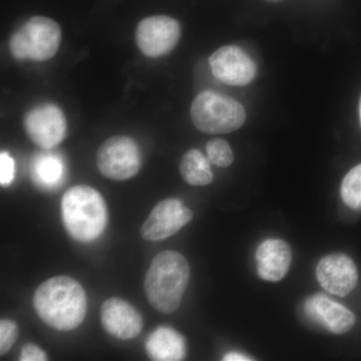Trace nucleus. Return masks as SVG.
<instances>
[{
    "instance_id": "nucleus-5",
    "label": "nucleus",
    "mask_w": 361,
    "mask_h": 361,
    "mask_svg": "<svg viewBox=\"0 0 361 361\" xmlns=\"http://www.w3.org/2000/svg\"><path fill=\"white\" fill-rule=\"evenodd\" d=\"M61 42V26L56 21L33 16L11 35L9 49L16 59L45 61L56 56Z\"/></svg>"
},
{
    "instance_id": "nucleus-15",
    "label": "nucleus",
    "mask_w": 361,
    "mask_h": 361,
    "mask_svg": "<svg viewBox=\"0 0 361 361\" xmlns=\"http://www.w3.org/2000/svg\"><path fill=\"white\" fill-rule=\"evenodd\" d=\"M147 353L153 360H183L186 355V342L175 329L159 327L149 336Z\"/></svg>"
},
{
    "instance_id": "nucleus-19",
    "label": "nucleus",
    "mask_w": 361,
    "mask_h": 361,
    "mask_svg": "<svg viewBox=\"0 0 361 361\" xmlns=\"http://www.w3.org/2000/svg\"><path fill=\"white\" fill-rule=\"evenodd\" d=\"M209 161L217 167L227 168L232 165L234 155L231 147L225 140L213 139L206 146Z\"/></svg>"
},
{
    "instance_id": "nucleus-12",
    "label": "nucleus",
    "mask_w": 361,
    "mask_h": 361,
    "mask_svg": "<svg viewBox=\"0 0 361 361\" xmlns=\"http://www.w3.org/2000/svg\"><path fill=\"white\" fill-rule=\"evenodd\" d=\"M101 322L109 334L130 341L141 334L142 317L132 304L118 297H111L102 305Z\"/></svg>"
},
{
    "instance_id": "nucleus-17",
    "label": "nucleus",
    "mask_w": 361,
    "mask_h": 361,
    "mask_svg": "<svg viewBox=\"0 0 361 361\" xmlns=\"http://www.w3.org/2000/svg\"><path fill=\"white\" fill-rule=\"evenodd\" d=\"M33 180L45 188L56 186L65 175V165L61 157L56 154L42 153L35 156L32 161Z\"/></svg>"
},
{
    "instance_id": "nucleus-18",
    "label": "nucleus",
    "mask_w": 361,
    "mask_h": 361,
    "mask_svg": "<svg viewBox=\"0 0 361 361\" xmlns=\"http://www.w3.org/2000/svg\"><path fill=\"white\" fill-rule=\"evenodd\" d=\"M341 198L353 210L361 209V164L351 169L341 184Z\"/></svg>"
},
{
    "instance_id": "nucleus-14",
    "label": "nucleus",
    "mask_w": 361,
    "mask_h": 361,
    "mask_svg": "<svg viewBox=\"0 0 361 361\" xmlns=\"http://www.w3.org/2000/svg\"><path fill=\"white\" fill-rule=\"evenodd\" d=\"M259 277L266 281L278 282L288 273L292 261L290 246L280 239L265 240L256 251Z\"/></svg>"
},
{
    "instance_id": "nucleus-23",
    "label": "nucleus",
    "mask_w": 361,
    "mask_h": 361,
    "mask_svg": "<svg viewBox=\"0 0 361 361\" xmlns=\"http://www.w3.org/2000/svg\"><path fill=\"white\" fill-rule=\"evenodd\" d=\"M223 360L225 361H245L252 360V358L248 357L247 355H241L238 353H230L224 356Z\"/></svg>"
},
{
    "instance_id": "nucleus-1",
    "label": "nucleus",
    "mask_w": 361,
    "mask_h": 361,
    "mask_svg": "<svg viewBox=\"0 0 361 361\" xmlns=\"http://www.w3.org/2000/svg\"><path fill=\"white\" fill-rule=\"evenodd\" d=\"M33 306L45 324L59 331H71L85 320L87 294L73 278L52 277L42 282L35 291Z\"/></svg>"
},
{
    "instance_id": "nucleus-16",
    "label": "nucleus",
    "mask_w": 361,
    "mask_h": 361,
    "mask_svg": "<svg viewBox=\"0 0 361 361\" xmlns=\"http://www.w3.org/2000/svg\"><path fill=\"white\" fill-rule=\"evenodd\" d=\"M183 179L191 186H206L213 180L210 161L197 149H189L180 163Z\"/></svg>"
},
{
    "instance_id": "nucleus-4",
    "label": "nucleus",
    "mask_w": 361,
    "mask_h": 361,
    "mask_svg": "<svg viewBox=\"0 0 361 361\" xmlns=\"http://www.w3.org/2000/svg\"><path fill=\"white\" fill-rule=\"evenodd\" d=\"M190 114L195 127L209 135L234 132L246 120L245 109L239 102L210 90L196 97Z\"/></svg>"
},
{
    "instance_id": "nucleus-21",
    "label": "nucleus",
    "mask_w": 361,
    "mask_h": 361,
    "mask_svg": "<svg viewBox=\"0 0 361 361\" xmlns=\"http://www.w3.org/2000/svg\"><path fill=\"white\" fill-rule=\"evenodd\" d=\"M14 178V161L8 153L1 152L0 154V184L7 187L11 184Z\"/></svg>"
},
{
    "instance_id": "nucleus-7",
    "label": "nucleus",
    "mask_w": 361,
    "mask_h": 361,
    "mask_svg": "<svg viewBox=\"0 0 361 361\" xmlns=\"http://www.w3.org/2000/svg\"><path fill=\"white\" fill-rule=\"evenodd\" d=\"M179 21L167 16H154L140 21L135 42L148 58L157 59L170 54L179 42Z\"/></svg>"
},
{
    "instance_id": "nucleus-10",
    "label": "nucleus",
    "mask_w": 361,
    "mask_h": 361,
    "mask_svg": "<svg viewBox=\"0 0 361 361\" xmlns=\"http://www.w3.org/2000/svg\"><path fill=\"white\" fill-rule=\"evenodd\" d=\"M214 77L224 84L244 87L253 82L257 73L255 63L241 47L225 45L209 59Z\"/></svg>"
},
{
    "instance_id": "nucleus-11",
    "label": "nucleus",
    "mask_w": 361,
    "mask_h": 361,
    "mask_svg": "<svg viewBox=\"0 0 361 361\" xmlns=\"http://www.w3.org/2000/svg\"><path fill=\"white\" fill-rule=\"evenodd\" d=\"M316 277L324 290L344 297L355 288L358 281L357 268L348 256L330 254L318 263Z\"/></svg>"
},
{
    "instance_id": "nucleus-22",
    "label": "nucleus",
    "mask_w": 361,
    "mask_h": 361,
    "mask_svg": "<svg viewBox=\"0 0 361 361\" xmlns=\"http://www.w3.org/2000/svg\"><path fill=\"white\" fill-rule=\"evenodd\" d=\"M20 361H45L49 360L47 353L39 346L32 343H26L21 348Z\"/></svg>"
},
{
    "instance_id": "nucleus-24",
    "label": "nucleus",
    "mask_w": 361,
    "mask_h": 361,
    "mask_svg": "<svg viewBox=\"0 0 361 361\" xmlns=\"http://www.w3.org/2000/svg\"><path fill=\"white\" fill-rule=\"evenodd\" d=\"M266 1H268V2H280V1H282V0H266Z\"/></svg>"
},
{
    "instance_id": "nucleus-13",
    "label": "nucleus",
    "mask_w": 361,
    "mask_h": 361,
    "mask_svg": "<svg viewBox=\"0 0 361 361\" xmlns=\"http://www.w3.org/2000/svg\"><path fill=\"white\" fill-rule=\"evenodd\" d=\"M304 311L311 322L331 334H346L355 324V315L350 310L322 294L308 298L304 304Z\"/></svg>"
},
{
    "instance_id": "nucleus-8",
    "label": "nucleus",
    "mask_w": 361,
    "mask_h": 361,
    "mask_svg": "<svg viewBox=\"0 0 361 361\" xmlns=\"http://www.w3.org/2000/svg\"><path fill=\"white\" fill-rule=\"evenodd\" d=\"M26 134L40 149H51L63 141L68 130L63 111L54 104H44L32 109L23 122Z\"/></svg>"
},
{
    "instance_id": "nucleus-2",
    "label": "nucleus",
    "mask_w": 361,
    "mask_h": 361,
    "mask_svg": "<svg viewBox=\"0 0 361 361\" xmlns=\"http://www.w3.org/2000/svg\"><path fill=\"white\" fill-rule=\"evenodd\" d=\"M190 279L187 259L177 251H163L155 256L147 271L144 287L149 304L164 314L179 308Z\"/></svg>"
},
{
    "instance_id": "nucleus-20",
    "label": "nucleus",
    "mask_w": 361,
    "mask_h": 361,
    "mask_svg": "<svg viewBox=\"0 0 361 361\" xmlns=\"http://www.w3.org/2000/svg\"><path fill=\"white\" fill-rule=\"evenodd\" d=\"M20 336L18 324L11 319L0 322V355H4L11 350Z\"/></svg>"
},
{
    "instance_id": "nucleus-9",
    "label": "nucleus",
    "mask_w": 361,
    "mask_h": 361,
    "mask_svg": "<svg viewBox=\"0 0 361 361\" xmlns=\"http://www.w3.org/2000/svg\"><path fill=\"white\" fill-rule=\"evenodd\" d=\"M193 219V212L178 199H166L154 207L141 228L147 241H161L173 236Z\"/></svg>"
},
{
    "instance_id": "nucleus-6",
    "label": "nucleus",
    "mask_w": 361,
    "mask_h": 361,
    "mask_svg": "<svg viewBox=\"0 0 361 361\" xmlns=\"http://www.w3.org/2000/svg\"><path fill=\"white\" fill-rule=\"evenodd\" d=\"M97 166L108 179L129 180L141 169V152L132 137L114 135L97 149Z\"/></svg>"
},
{
    "instance_id": "nucleus-3",
    "label": "nucleus",
    "mask_w": 361,
    "mask_h": 361,
    "mask_svg": "<svg viewBox=\"0 0 361 361\" xmlns=\"http://www.w3.org/2000/svg\"><path fill=\"white\" fill-rule=\"evenodd\" d=\"M61 217L66 232L78 242L94 241L108 224V208L94 188L71 187L61 199Z\"/></svg>"
},
{
    "instance_id": "nucleus-25",
    "label": "nucleus",
    "mask_w": 361,
    "mask_h": 361,
    "mask_svg": "<svg viewBox=\"0 0 361 361\" xmlns=\"http://www.w3.org/2000/svg\"><path fill=\"white\" fill-rule=\"evenodd\" d=\"M360 126H361V101H360Z\"/></svg>"
}]
</instances>
